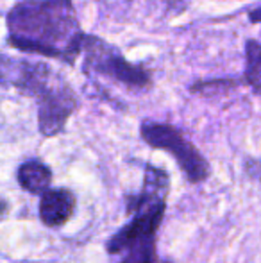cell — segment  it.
Masks as SVG:
<instances>
[{
	"instance_id": "obj_1",
	"label": "cell",
	"mask_w": 261,
	"mask_h": 263,
	"mask_svg": "<svg viewBox=\"0 0 261 263\" xmlns=\"http://www.w3.org/2000/svg\"><path fill=\"white\" fill-rule=\"evenodd\" d=\"M11 47L75 65L84 34L72 0H20L7 13Z\"/></svg>"
},
{
	"instance_id": "obj_3",
	"label": "cell",
	"mask_w": 261,
	"mask_h": 263,
	"mask_svg": "<svg viewBox=\"0 0 261 263\" xmlns=\"http://www.w3.org/2000/svg\"><path fill=\"white\" fill-rule=\"evenodd\" d=\"M84 54V72L90 76H104L116 81L120 84H126L129 88H143L150 86V73L142 65L127 61L120 50L113 45L106 43L104 40L86 36L83 45Z\"/></svg>"
},
{
	"instance_id": "obj_11",
	"label": "cell",
	"mask_w": 261,
	"mask_h": 263,
	"mask_svg": "<svg viewBox=\"0 0 261 263\" xmlns=\"http://www.w3.org/2000/svg\"><path fill=\"white\" fill-rule=\"evenodd\" d=\"M249 18H251V22H254V24H261V6L252 9L251 13H249Z\"/></svg>"
},
{
	"instance_id": "obj_7",
	"label": "cell",
	"mask_w": 261,
	"mask_h": 263,
	"mask_svg": "<svg viewBox=\"0 0 261 263\" xmlns=\"http://www.w3.org/2000/svg\"><path fill=\"white\" fill-rule=\"evenodd\" d=\"M18 181L22 188L31 194H45L49 192L50 181H52V172L42 161H25L18 170Z\"/></svg>"
},
{
	"instance_id": "obj_6",
	"label": "cell",
	"mask_w": 261,
	"mask_h": 263,
	"mask_svg": "<svg viewBox=\"0 0 261 263\" xmlns=\"http://www.w3.org/2000/svg\"><path fill=\"white\" fill-rule=\"evenodd\" d=\"M73 211V195L66 190H49L39 202V217L43 224L56 228L65 224Z\"/></svg>"
},
{
	"instance_id": "obj_5",
	"label": "cell",
	"mask_w": 261,
	"mask_h": 263,
	"mask_svg": "<svg viewBox=\"0 0 261 263\" xmlns=\"http://www.w3.org/2000/svg\"><path fill=\"white\" fill-rule=\"evenodd\" d=\"M77 109V95L68 83L38 101V125L43 136H56L65 129L66 120Z\"/></svg>"
},
{
	"instance_id": "obj_9",
	"label": "cell",
	"mask_w": 261,
	"mask_h": 263,
	"mask_svg": "<svg viewBox=\"0 0 261 263\" xmlns=\"http://www.w3.org/2000/svg\"><path fill=\"white\" fill-rule=\"evenodd\" d=\"M126 263H157L156 253H154V247H152V240L132 247Z\"/></svg>"
},
{
	"instance_id": "obj_4",
	"label": "cell",
	"mask_w": 261,
	"mask_h": 263,
	"mask_svg": "<svg viewBox=\"0 0 261 263\" xmlns=\"http://www.w3.org/2000/svg\"><path fill=\"white\" fill-rule=\"evenodd\" d=\"M142 136L150 147L154 149L168 151L175 159L183 172L186 174L192 183H200L208 179L209 176V165L202 154L193 147L192 142L181 135L175 127L168 124H159V122H143L142 124Z\"/></svg>"
},
{
	"instance_id": "obj_8",
	"label": "cell",
	"mask_w": 261,
	"mask_h": 263,
	"mask_svg": "<svg viewBox=\"0 0 261 263\" xmlns=\"http://www.w3.org/2000/svg\"><path fill=\"white\" fill-rule=\"evenodd\" d=\"M245 83L254 93L261 95V43L249 40L245 43Z\"/></svg>"
},
{
	"instance_id": "obj_2",
	"label": "cell",
	"mask_w": 261,
	"mask_h": 263,
	"mask_svg": "<svg viewBox=\"0 0 261 263\" xmlns=\"http://www.w3.org/2000/svg\"><path fill=\"white\" fill-rule=\"evenodd\" d=\"M168 192V177L163 170L147 166L143 194L134 204V218L129 226L122 229L118 235L108 243L109 253H120L124 249H132L134 246L149 242L154 238L157 226L165 211V197Z\"/></svg>"
},
{
	"instance_id": "obj_10",
	"label": "cell",
	"mask_w": 261,
	"mask_h": 263,
	"mask_svg": "<svg viewBox=\"0 0 261 263\" xmlns=\"http://www.w3.org/2000/svg\"><path fill=\"white\" fill-rule=\"evenodd\" d=\"M247 172L251 174V177L261 181V161H254V159L247 161Z\"/></svg>"
}]
</instances>
